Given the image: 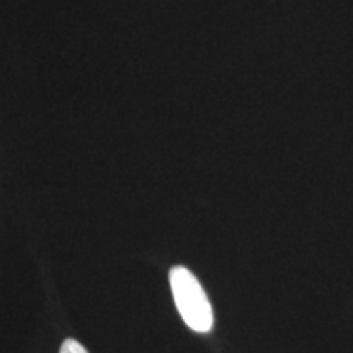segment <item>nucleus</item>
<instances>
[{
	"instance_id": "nucleus-1",
	"label": "nucleus",
	"mask_w": 353,
	"mask_h": 353,
	"mask_svg": "<svg viewBox=\"0 0 353 353\" xmlns=\"http://www.w3.org/2000/svg\"><path fill=\"white\" fill-rule=\"evenodd\" d=\"M169 281L175 306L185 324L195 332H210L214 324L213 307L198 278L187 267L176 265L170 268Z\"/></svg>"
},
{
	"instance_id": "nucleus-2",
	"label": "nucleus",
	"mask_w": 353,
	"mask_h": 353,
	"mask_svg": "<svg viewBox=\"0 0 353 353\" xmlns=\"http://www.w3.org/2000/svg\"><path fill=\"white\" fill-rule=\"evenodd\" d=\"M59 353H88V352L81 342L76 341V339H65L63 345H61Z\"/></svg>"
}]
</instances>
